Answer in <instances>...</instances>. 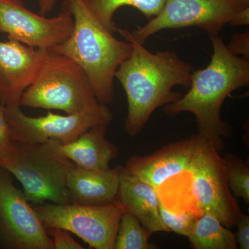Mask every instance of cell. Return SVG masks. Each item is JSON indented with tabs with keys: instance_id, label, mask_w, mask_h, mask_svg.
Wrapping results in <instances>:
<instances>
[{
	"instance_id": "23",
	"label": "cell",
	"mask_w": 249,
	"mask_h": 249,
	"mask_svg": "<svg viewBox=\"0 0 249 249\" xmlns=\"http://www.w3.org/2000/svg\"><path fill=\"white\" fill-rule=\"evenodd\" d=\"M49 234L53 237L54 249H83L79 243L70 235V232L60 228L48 229Z\"/></svg>"
},
{
	"instance_id": "13",
	"label": "cell",
	"mask_w": 249,
	"mask_h": 249,
	"mask_svg": "<svg viewBox=\"0 0 249 249\" xmlns=\"http://www.w3.org/2000/svg\"><path fill=\"white\" fill-rule=\"evenodd\" d=\"M200 142V137L178 142L154 155L129 159L125 173L158 190L170 178L188 173Z\"/></svg>"
},
{
	"instance_id": "1",
	"label": "cell",
	"mask_w": 249,
	"mask_h": 249,
	"mask_svg": "<svg viewBox=\"0 0 249 249\" xmlns=\"http://www.w3.org/2000/svg\"><path fill=\"white\" fill-rule=\"evenodd\" d=\"M117 31L132 47L128 58L119 65L115 78L127 96L126 132L135 137L156 109L181 98L182 95L173 89L177 86L189 88L194 70L175 52L152 53L137 42L130 31L119 29Z\"/></svg>"
},
{
	"instance_id": "15",
	"label": "cell",
	"mask_w": 249,
	"mask_h": 249,
	"mask_svg": "<svg viewBox=\"0 0 249 249\" xmlns=\"http://www.w3.org/2000/svg\"><path fill=\"white\" fill-rule=\"evenodd\" d=\"M158 190L120 168L119 201L150 232H169L160 219Z\"/></svg>"
},
{
	"instance_id": "7",
	"label": "cell",
	"mask_w": 249,
	"mask_h": 249,
	"mask_svg": "<svg viewBox=\"0 0 249 249\" xmlns=\"http://www.w3.org/2000/svg\"><path fill=\"white\" fill-rule=\"evenodd\" d=\"M34 210L46 229H65L91 248L114 249L124 208L118 201L98 206L40 204H36Z\"/></svg>"
},
{
	"instance_id": "26",
	"label": "cell",
	"mask_w": 249,
	"mask_h": 249,
	"mask_svg": "<svg viewBox=\"0 0 249 249\" xmlns=\"http://www.w3.org/2000/svg\"><path fill=\"white\" fill-rule=\"evenodd\" d=\"M231 25L237 27V26H247L249 24V6L245 8L240 11L235 18L230 22Z\"/></svg>"
},
{
	"instance_id": "27",
	"label": "cell",
	"mask_w": 249,
	"mask_h": 249,
	"mask_svg": "<svg viewBox=\"0 0 249 249\" xmlns=\"http://www.w3.org/2000/svg\"><path fill=\"white\" fill-rule=\"evenodd\" d=\"M57 0H38L40 14L46 16L53 10Z\"/></svg>"
},
{
	"instance_id": "10",
	"label": "cell",
	"mask_w": 249,
	"mask_h": 249,
	"mask_svg": "<svg viewBox=\"0 0 249 249\" xmlns=\"http://www.w3.org/2000/svg\"><path fill=\"white\" fill-rule=\"evenodd\" d=\"M0 234L5 245L16 249H54L24 193L14 186L7 171L0 168Z\"/></svg>"
},
{
	"instance_id": "11",
	"label": "cell",
	"mask_w": 249,
	"mask_h": 249,
	"mask_svg": "<svg viewBox=\"0 0 249 249\" xmlns=\"http://www.w3.org/2000/svg\"><path fill=\"white\" fill-rule=\"evenodd\" d=\"M73 26L67 10L47 18L28 9L22 0H0V31L33 48L50 50L60 45L71 35Z\"/></svg>"
},
{
	"instance_id": "4",
	"label": "cell",
	"mask_w": 249,
	"mask_h": 249,
	"mask_svg": "<svg viewBox=\"0 0 249 249\" xmlns=\"http://www.w3.org/2000/svg\"><path fill=\"white\" fill-rule=\"evenodd\" d=\"M76 166L51 142H15L11 153L0 161V168L12 174L24 188L27 201L36 204H71L67 178Z\"/></svg>"
},
{
	"instance_id": "8",
	"label": "cell",
	"mask_w": 249,
	"mask_h": 249,
	"mask_svg": "<svg viewBox=\"0 0 249 249\" xmlns=\"http://www.w3.org/2000/svg\"><path fill=\"white\" fill-rule=\"evenodd\" d=\"M247 6L240 0H165L160 14L132 34L142 45L165 29L194 27L217 35Z\"/></svg>"
},
{
	"instance_id": "20",
	"label": "cell",
	"mask_w": 249,
	"mask_h": 249,
	"mask_svg": "<svg viewBox=\"0 0 249 249\" xmlns=\"http://www.w3.org/2000/svg\"><path fill=\"white\" fill-rule=\"evenodd\" d=\"M228 186L237 197L249 203V168L247 163L235 159L223 160Z\"/></svg>"
},
{
	"instance_id": "16",
	"label": "cell",
	"mask_w": 249,
	"mask_h": 249,
	"mask_svg": "<svg viewBox=\"0 0 249 249\" xmlns=\"http://www.w3.org/2000/svg\"><path fill=\"white\" fill-rule=\"evenodd\" d=\"M106 125L95 126L73 142L66 144L50 142L78 168L106 170L109 169V163L118 155L115 145L106 138Z\"/></svg>"
},
{
	"instance_id": "19",
	"label": "cell",
	"mask_w": 249,
	"mask_h": 249,
	"mask_svg": "<svg viewBox=\"0 0 249 249\" xmlns=\"http://www.w3.org/2000/svg\"><path fill=\"white\" fill-rule=\"evenodd\" d=\"M150 232L141 224L138 219L128 211L121 215L116 234L114 249H152L155 246L149 243Z\"/></svg>"
},
{
	"instance_id": "25",
	"label": "cell",
	"mask_w": 249,
	"mask_h": 249,
	"mask_svg": "<svg viewBox=\"0 0 249 249\" xmlns=\"http://www.w3.org/2000/svg\"><path fill=\"white\" fill-rule=\"evenodd\" d=\"M237 226L236 242L241 249H249V217L241 213L236 221Z\"/></svg>"
},
{
	"instance_id": "5",
	"label": "cell",
	"mask_w": 249,
	"mask_h": 249,
	"mask_svg": "<svg viewBox=\"0 0 249 249\" xmlns=\"http://www.w3.org/2000/svg\"><path fill=\"white\" fill-rule=\"evenodd\" d=\"M99 103L89 78L78 64L61 54L45 50L35 79L23 93L19 106L72 114Z\"/></svg>"
},
{
	"instance_id": "18",
	"label": "cell",
	"mask_w": 249,
	"mask_h": 249,
	"mask_svg": "<svg viewBox=\"0 0 249 249\" xmlns=\"http://www.w3.org/2000/svg\"><path fill=\"white\" fill-rule=\"evenodd\" d=\"M93 17L111 34L117 32L114 21L116 11L124 6L138 9L147 18L160 14L165 0H82Z\"/></svg>"
},
{
	"instance_id": "9",
	"label": "cell",
	"mask_w": 249,
	"mask_h": 249,
	"mask_svg": "<svg viewBox=\"0 0 249 249\" xmlns=\"http://www.w3.org/2000/svg\"><path fill=\"white\" fill-rule=\"evenodd\" d=\"M211 144L200 142L188 173L192 195L201 214L210 212L226 227L235 224L241 213L228 189L223 159Z\"/></svg>"
},
{
	"instance_id": "14",
	"label": "cell",
	"mask_w": 249,
	"mask_h": 249,
	"mask_svg": "<svg viewBox=\"0 0 249 249\" xmlns=\"http://www.w3.org/2000/svg\"><path fill=\"white\" fill-rule=\"evenodd\" d=\"M120 168L106 170L75 166L68 173L67 188L71 203L98 206L117 201Z\"/></svg>"
},
{
	"instance_id": "21",
	"label": "cell",
	"mask_w": 249,
	"mask_h": 249,
	"mask_svg": "<svg viewBox=\"0 0 249 249\" xmlns=\"http://www.w3.org/2000/svg\"><path fill=\"white\" fill-rule=\"evenodd\" d=\"M159 211L160 219L168 231L178 235L187 236L198 216L192 211H173L166 207L162 199H160Z\"/></svg>"
},
{
	"instance_id": "2",
	"label": "cell",
	"mask_w": 249,
	"mask_h": 249,
	"mask_svg": "<svg viewBox=\"0 0 249 249\" xmlns=\"http://www.w3.org/2000/svg\"><path fill=\"white\" fill-rule=\"evenodd\" d=\"M213 55L209 65L194 71L189 91L176 102L165 106L168 115L189 112L196 117L199 137L218 152L222 150L223 138L229 137L231 126L221 118V109L228 96L249 85V60L228 49L217 35L210 36Z\"/></svg>"
},
{
	"instance_id": "22",
	"label": "cell",
	"mask_w": 249,
	"mask_h": 249,
	"mask_svg": "<svg viewBox=\"0 0 249 249\" xmlns=\"http://www.w3.org/2000/svg\"><path fill=\"white\" fill-rule=\"evenodd\" d=\"M14 145L11 129L5 117L4 106L0 103V161L11 153Z\"/></svg>"
},
{
	"instance_id": "17",
	"label": "cell",
	"mask_w": 249,
	"mask_h": 249,
	"mask_svg": "<svg viewBox=\"0 0 249 249\" xmlns=\"http://www.w3.org/2000/svg\"><path fill=\"white\" fill-rule=\"evenodd\" d=\"M187 237L196 249H237L235 234L210 212L196 218Z\"/></svg>"
},
{
	"instance_id": "12",
	"label": "cell",
	"mask_w": 249,
	"mask_h": 249,
	"mask_svg": "<svg viewBox=\"0 0 249 249\" xmlns=\"http://www.w3.org/2000/svg\"><path fill=\"white\" fill-rule=\"evenodd\" d=\"M45 49H36L9 38L0 41V103L19 105L40 68Z\"/></svg>"
},
{
	"instance_id": "24",
	"label": "cell",
	"mask_w": 249,
	"mask_h": 249,
	"mask_svg": "<svg viewBox=\"0 0 249 249\" xmlns=\"http://www.w3.org/2000/svg\"><path fill=\"white\" fill-rule=\"evenodd\" d=\"M228 49L237 55H242L244 58H249V32L246 31L242 34H235L227 45Z\"/></svg>"
},
{
	"instance_id": "3",
	"label": "cell",
	"mask_w": 249,
	"mask_h": 249,
	"mask_svg": "<svg viewBox=\"0 0 249 249\" xmlns=\"http://www.w3.org/2000/svg\"><path fill=\"white\" fill-rule=\"evenodd\" d=\"M63 9L73 16V31L65 42L50 50L78 64L89 78L98 101L107 106L114 101L116 72L130 55L132 45L106 30L82 0H65Z\"/></svg>"
},
{
	"instance_id": "28",
	"label": "cell",
	"mask_w": 249,
	"mask_h": 249,
	"mask_svg": "<svg viewBox=\"0 0 249 249\" xmlns=\"http://www.w3.org/2000/svg\"><path fill=\"white\" fill-rule=\"evenodd\" d=\"M240 1L245 3V4L249 5V0H240Z\"/></svg>"
},
{
	"instance_id": "6",
	"label": "cell",
	"mask_w": 249,
	"mask_h": 249,
	"mask_svg": "<svg viewBox=\"0 0 249 249\" xmlns=\"http://www.w3.org/2000/svg\"><path fill=\"white\" fill-rule=\"evenodd\" d=\"M4 114L14 141L27 143H68L91 127L107 126L113 119L107 105L101 103L66 116L49 111L45 116L31 117L22 112L19 105L4 106Z\"/></svg>"
}]
</instances>
